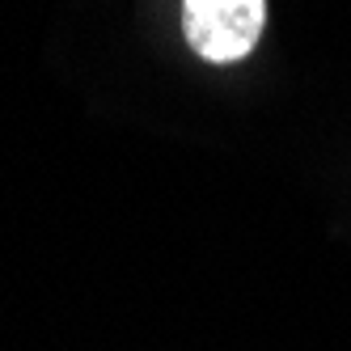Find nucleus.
<instances>
[{
  "label": "nucleus",
  "instance_id": "f257e3e1",
  "mask_svg": "<svg viewBox=\"0 0 351 351\" xmlns=\"http://www.w3.org/2000/svg\"><path fill=\"white\" fill-rule=\"evenodd\" d=\"M267 30V0H182L186 47L208 64H237Z\"/></svg>",
  "mask_w": 351,
  "mask_h": 351
}]
</instances>
